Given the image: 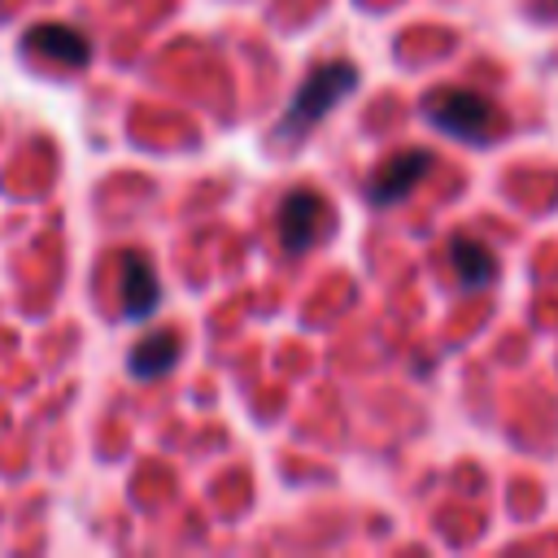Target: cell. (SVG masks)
<instances>
[{
    "instance_id": "1",
    "label": "cell",
    "mask_w": 558,
    "mask_h": 558,
    "mask_svg": "<svg viewBox=\"0 0 558 558\" xmlns=\"http://www.w3.org/2000/svg\"><path fill=\"white\" fill-rule=\"evenodd\" d=\"M357 83H362V74H357L353 61H323V65H314L301 78V87L292 92V100L279 113V122L270 126V144L275 148H296L349 92H357Z\"/></svg>"
},
{
    "instance_id": "2",
    "label": "cell",
    "mask_w": 558,
    "mask_h": 558,
    "mask_svg": "<svg viewBox=\"0 0 558 558\" xmlns=\"http://www.w3.org/2000/svg\"><path fill=\"white\" fill-rule=\"evenodd\" d=\"M423 118L453 135V140H466V144H493L506 135V113L501 105H493L488 96L471 92V87H440V92H427L423 100Z\"/></svg>"
},
{
    "instance_id": "3",
    "label": "cell",
    "mask_w": 558,
    "mask_h": 558,
    "mask_svg": "<svg viewBox=\"0 0 558 558\" xmlns=\"http://www.w3.org/2000/svg\"><path fill=\"white\" fill-rule=\"evenodd\" d=\"M336 218H331V201L314 187H292L283 201H279V214H275V231H279V244L288 257H301L310 253L323 235H331Z\"/></svg>"
},
{
    "instance_id": "4",
    "label": "cell",
    "mask_w": 558,
    "mask_h": 558,
    "mask_svg": "<svg viewBox=\"0 0 558 558\" xmlns=\"http://www.w3.org/2000/svg\"><path fill=\"white\" fill-rule=\"evenodd\" d=\"M436 166V153L432 148H405V153H392L371 179H366V205L371 209H392L401 205L418 183L423 174Z\"/></svg>"
},
{
    "instance_id": "5",
    "label": "cell",
    "mask_w": 558,
    "mask_h": 558,
    "mask_svg": "<svg viewBox=\"0 0 558 558\" xmlns=\"http://www.w3.org/2000/svg\"><path fill=\"white\" fill-rule=\"evenodd\" d=\"M157 305H161V283H157V270H153L148 253L126 248L122 253V314L126 318H148V314H157Z\"/></svg>"
},
{
    "instance_id": "6",
    "label": "cell",
    "mask_w": 558,
    "mask_h": 558,
    "mask_svg": "<svg viewBox=\"0 0 558 558\" xmlns=\"http://www.w3.org/2000/svg\"><path fill=\"white\" fill-rule=\"evenodd\" d=\"M26 52H39V57H52L57 65L65 70H78L92 61V44L87 35H78L74 26H57V22H39L26 31Z\"/></svg>"
},
{
    "instance_id": "7",
    "label": "cell",
    "mask_w": 558,
    "mask_h": 558,
    "mask_svg": "<svg viewBox=\"0 0 558 558\" xmlns=\"http://www.w3.org/2000/svg\"><path fill=\"white\" fill-rule=\"evenodd\" d=\"M449 262H453V270H458V279H462V288H484V283H493L497 279V253L488 248V244H480V240H471V235H449Z\"/></svg>"
},
{
    "instance_id": "8",
    "label": "cell",
    "mask_w": 558,
    "mask_h": 558,
    "mask_svg": "<svg viewBox=\"0 0 558 558\" xmlns=\"http://www.w3.org/2000/svg\"><path fill=\"white\" fill-rule=\"evenodd\" d=\"M179 366V336L174 331H153V336H144L135 349H131V357H126V371L135 375V379H161V375H170Z\"/></svg>"
},
{
    "instance_id": "9",
    "label": "cell",
    "mask_w": 558,
    "mask_h": 558,
    "mask_svg": "<svg viewBox=\"0 0 558 558\" xmlns=\"http://www.w3.org/2000/svg\"><path fill=\"white\" fill-rule=\"evenodd\" d=\"M549 13H558V0H549Z\"/></svg>"
}]
</instances>
